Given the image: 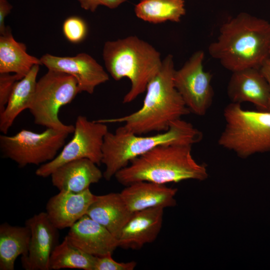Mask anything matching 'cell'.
Wrapping results in <instances>:
<instances>
[{
    "label": "cell",
    "mask_w": 270,
    "mask_h": 270,
    "mask_svg": "<svg viewBox=\"0 0 270 270\" xmlns=\"http://www.w3.org/2000/svg\"><path fill=\"white\" fill-rule=\"evenodd\" d=\"M18 80L16 74L0 73V113L4 109L12 90Z\"/></svg>",
    "instance_id": "4316f807"
},
{
    "label": "cell",
    "mask_w": 270,
    "mask_h": 270,
    "mask_svg": "<svg viewBox=\"0 0 270 270\" xmlns=\"http://www.w3.org/2000/svg\"><path fill=\"white\" fill-rule=\"evenodd\" d=\"M140 19L150 23L178 22L186 14L184 0H141L134 7Z\"/></svg>",
    "instance_id": "603a6c76"
},
{
    "label": "cell",
    "mask_w": 270,
    "mask_h": 270,
    "mask_svg": "<svg viewBox=\"0 0 270 270\" xmlns=\"http://www.w3.org/2000/svg\"><path fill=\"white\" fill-rule=\"evenodd\" d=\"M102 57L113 79L126 78L131 82L123 104L132 102L146 91L149 82L160 70L162 61L154 47L136 36L106 42Z\"/></svg>",
    "instance_id": "5b68a950"
},
{
    "label": "cell",
    "mask_w": 270,
    "mask_h": 270,
    "mask_svg": "<svg viewBox=\"0 0 270 270\" xmlns=\"http://www.w3.org/2000/svg\"><path fill=\"white\" fill-rule=\"evenodd\" d=\"M136 266L134 261L119 262L114 260L112 254L96 256L94 270H132Z\"/></svg>",
    "instance_id": "484cf974"
},
{
    "label": "cell",
    "mask_w": 270,
    "mask_h": 270,
    "mask_svg": "<svg viewBox=\"0 0 270 270\" xmlns=\"http://www.w3.org/2000/svg\"><path fill=\"white\" fill-rule=\"evenodd\" d=\"M98 164L88 158L68 162L56 168L50 176L52 185L60 191L80 192L98 182L103 173Z\"/></svg>",
    "instance_id": "ac0fdd59"
},
{
    "label": "cell",
    "mask_w": 270,
    "mask_h": 270,
    "mask_svg": "<svg viewBox=\"0 0 270 270\" xmlns=\"http://www.w3.org/2000/svg\"><path fill=\"white\" fill-rule=\"evenodd\" d=\"M227 92L232 102H250L258 110L268 111L270 86L260 69L248 68L232 72Z\"/></svg>",
    "instance_id": "5bb4252c"
},
{
    "label": "cell",
    "mask_w": 270,
    "mask_h": 270,
    "mask_svg": "<svg viewBox=\"0 0 270 270\" xmlns=\"http://www.w3.org/2000/svg\"><path fill=\"white\" fill-rule=\"evenodd\" d=\"M204 54L195 52L184 66L174 73L176 88L190 112L203 116L212 104L214 90L211 84L212 75L203 66Z\"/></svg>",
    "instance_id": "30bf717a"
},
{
    "label": "cell",
    "mask_w": 270,
    "mask_h": 270,
    "mask_svg": "<svg viewBox=\"0 0 270 270\" xmlns=\"http://www.w3.org/2000/svg\"><path fill=\"white\" fill-rule=\"evenodd\" d=\"M12 8L8 0H0V35L4 34L8 28L5 25V19Z\"/></svg>",
    "instance_id": "f1b7e54d"
},
{
    "label": "cell",
    "mask_w": 270,
    "mask_h": 270,
    "mask_svg": "<svg viewBox=\"0 0 270 270\" xmlns=\"http://www.w3.org/2000/svg\"><path fill=\"white\" fill-rule=\"evenodd\" d=\"M70 133L46 128L40 133L22 129L16 134L0 136L2 156L18 164L20 168L28 164H42L54 160L65 144Z\"/></svg>",
    "instance_id": "ba28073f"
},
{
    "label": "cell",
    "mask_w": 270,
    "mask_h": 270,
    "mask_svg": "<svg viewBox=\"0 0 270 270\" xmlns=\"http://www.w3.org/2000/svg\"><path fill=\"white\" fill-rule=\"evenodd\" d=\"M208 50L211 56L232 72L260 69L270 58V22L241 12L221 26L216 40Z\"/></svg>",
    "instance_id": "6da1fadb"
},
{
    "label": "cell",
    "mask_w": 270,
    "mask_h": 270,
    "mask_svg": "<svg viewBox=\"0 0 270 270\" xmlns=\"http://www.w3.org/2000/svg\"><path fill=\"white\" fill-rule=\"evenodd\" d=\"M30 231L28 254L22 256V267L26 270H50L51 254L58 244V229L50 220L46 212L34 214L26 220Z\"/></svg>",
    "instance_id": "7c38bea8"
},
{
    "label": "cell",
    "mask_w": 270,
    "mask_h": 270,
    "mask_svg": "<svg viewBox=\"0 0 270 270\" xmlns=\"http://www.w3.org/2000/svg\"><path fill=\"white\" fill-rule=\"evenodd\" d=\"M174 70L173 56L168 54L159 72L149 82L140 108L120 118L96 120L124 123V128L138 135L166 131L173 122L190 112L174 86Z\"/></svg>",
    "instance_id": "7a4b0ae2"
},
{
    "label": "cell",
    "mask_w": 270,
    "mask_h": 270,
    "mask_svg": "<svg viewBox=\"0 0 270 270\" xmlns=\"http://www.w3.org/2000/svg\"><path fill=\"white\" fill-rule=\"evenodd\" d=\"M96 256L88 254L74 245L66 236L52 251L49 261L50 270L77 268L94 270Z\"/></svg>",
    "instance_id": "cb8c5ba5"
},
{
    "label": "cell",
    "mask_w": 270,
    "mask_h": 270,
    "mask_svg": "<svg viewBox=\"0 0 270 270\" xmlns=\"http://www.w3.org/2000/svg\"><path fill=\"white\" fill-rule=\"evenodd\" d=\"M66 236L73 245L94 256L112 254L119 246L118 238L87 214L70 228Z\"/></svg>",
    "instance_id": "4fadbf2b"
},
{
    "label": "cell",
    "mask_w": 270,
    "mask_h": 270,
    "mask_svg": "<svg viewBox=\"0 0 270 270\" xmlns=\"http://www.w3.org/2000/svg\"><path fill=\"white\" fill-rule=\"evenodd\" d=\"M202 133L193 125L182 119L173 122L168 130L149 136L130 132L124 126L114 132L106 134L102 148V164L105 166L104 178L110 180L134 158L162 145H191L198 143Z\"/></svg>",
    "instance_id": "277c9868"
},
{
    "label": "cell",
    "mask_w": 270,
    "mask_h": 270,
    "mask_svg": "<svg viewBox=\"0 0 270 270\" xmlns=\"http://www.w3.org/2000/svg\"><path fill=\"white\" fill-rule=\"evenodd\" d=\"M192 146H160L132 160L114 176L125 186L142 181L165 184L187 180H205L208 176L206 166L193 158Z\"/></svg>",
    "instance_id": "3957f363"
},
{
    "label": "cell",
    "mask_w": 270,
    "mask_h": 270,
    "mask_svg": "<svg viewBox=\"0 0 270 270\" xmlns=\"http://www.w3.org/2000/svg\"><path fill=\"white\" fill-rule=\"evenodd\" d=\"M225 128L218 140L222 147L246 158L270 152V112L249 110L231 102L224 109Z\"/></svg>",
    "instance_id": "8992f818"
},
{
    "label": "cell",
    "mask_w": 270,
    "mask_h": 270,
    "mask_svg": "<svg viewBox=\"0 0 270 270\" xmlns=\"http://www.w3.org/2000/svg\"><path fill=\"white\" fill-rule=\"evenodd\" d=\"M40 60L42 65L48 70L73 76L77 82L80 93L92 94L98 86L109 80V76L103 67L86 53H80L74 56H59L46 54Z\"/></svg>",
    "instance_id": "8fae6325"
},
{
    "label": "cell",
    "mask_w": 270,
    "mask_h": 270,
    "mask_svg": "<svg viewBox=\"0 0 270 270\" xmlns=\"http://www.w3.org/2000/svg\"><path fill=\"white\" fill-rule=\"evenodd\" d=\"M37 64L42 65L40 58L29 54L26 46L14 38L8 26L0 36V73L14 72L20 80Z\"/></svg>",
    "instance_id": "ffe728a7"
},
{
    "label": "cell",
    "mask_w": 270,
    "mask_h": 270,
    "mask_svg": "<svg viewBox=\"0 0 270 270\" xmlns=\"http://www.w3.org/2000/svg\"><path fill=\"white\" fill-rule=\"evenodd\" d=\"M133 212L128 208L120 193L96 196L86 214L106 228L117 238Z\"/></svg>",
    "instance_id": "d6986e66"
},
{
    "label": "cell",
    "mask_w": 270,
    "mask_h": 270,
    "mask_svg": "<svg viewBox=\"0 0 270 270\" xmlns=\"http://www.w3.org/2000/svg\"><path fill=\"white\" fill-rule=\"evenodd\" d=\"M74 126L72 138L54 160L40 166L36 171L37 176L48 177L60 166L81 158L89 159L98 165L102 164L104 138L108 132L106 124L78 116Z\"/></svg>",
    "instance_id": "9c48e42d"
},
{
    "label": "cell",
    "mask_w": 270,
    "mask_h": 270,
    "mask_svg": "<svg viewBox=\"0 0 270 270\" xmlns=\"http://www.w3.org/2000/svg\"><path fill=\"white\" fill-rule=\"evenodd\" d=\"M260 70L267 80L270 86V58L264 62L260 68ZM268 111L270 112V98Z\"/></svg>",
    "instance_id": "f546056e"
},
{
    "label": "cell",
    "mask_w": 270,
    "mask_h": 270,
    "mask_svg": "<svg viewBox=\"0 0 270 270\" xmlns=\"http://www.w3.org/2000/svg\"><path fill=\"white\" fill-rule=\"evenodd\" d=\"M80 7L86 10L94 12L100 6L114 9L126 2V0H77Z\"/></svg>",
    "instance_id": "83f0119b"
},
{
    "label": "cell",
    "mask_w": 270,
    "mask_h": 270,
    "mask_svg": "<svg viewBox=\"0 0 270 270\" xmlns=\"http://www.w3.org/2000/svg\"><path fill=\"white\" fill-rule=\"evenodd\" d=\"M177 190L165 184L142 181L126 186L120 194L128 208L134 212L152 208L174 206Z\"/></svg>",
    "instance_id": "e0dca14e"
},
{
    "label": "cell",
    "mask_w": 270,
    "mask_h": 270,
    "mask_svg": "<svg viewBox=\"0 0 270 270\" xmlns=\"http://www.w3.org/2000/svg\"><path fill=\"white\" fill-rule=\"evenodd\" d=\"M30 231L26 226L0 225V270H14L16 259L26 256L28 250Z\"/></svg>",
    "instance_id": "7402d4cb"
},
{
    "label": "cell",
    "mask_w": 270,
    "mask_h": 270,
    "mask_svg": "<svg viewBox=\"0 0 270 270\" xmlns=\"http://www.w3.org/2000/svg\"><path fill=\"white\" fill-rule=\"evenodd\" d=\"M164 210L158 207L133 212L118 238L119 246L139 249L154 241L162 228Z\"/></svg>",
    "instance_id": "2e32d148"
},
{
    "label": "cell",
    "mask_w": 270,
    "mask_h": 270,
    "mask_svg": "<svg viewBox=\"0 0 270 270\" xmlns=\"http://www.w3.org/2000/svg\"><path fill=\"white\" fill-rule=\"evenodd\" d=\"M62 32L70 42L78 44L82 42L88 34V26L81 18L76 16L66 18L62 24Z\"/></svg>",
    "instance_id": "d4e9b609"
},
{
    "label": "cell",
    "mask_w": 270,
    "mask_h": 270,
    "mask_svg": "<svg viewBox=\"0 0 270 270\" xmlns=\"http://www.w3.org/2000/svg\"><path fill=\"white\" fill-rule=\"evenodd\" d=\"M80 93L75 78L68 74L48 70L37 81L29 107L35 124L73 133L74 126L62 122L60 108L70 104Z\"/></svg>",
    "instance_id": "52a82bcc"
},
{
    "label": "cell",
    "mask_w": 270,
    "mask_h": 270,
    "mask_svg": "<svg viewBox=\"0 0 270 270\" xmlns=\"http://www.w3.org/2000/svg\"><path fill=\"white\" fill-rule=\"evenodd\" d=\"M96 198L90 189L80 192L61 190L48 200L46 212L58 229L70 228L86 214Z\"/></svg>",
    "instance_id": "9a60e30c"
},
{
    "label": "cell",
    "mask_w": 270,
    "mask_h": 270,
    "mask_svg": "<svg viewBox=\"0 0 270 270\" xmlns=\"http://www.w3.org/2000/svg\"><path fill=\"white\" fill-rule=\"evenodd\" d=\"M40 66H34L25 76L16 82L4 109L0 113V131L3 134L8 133L22 112L29 108L36 90Z\"/></svg>",
    "instance_id": "44dd1931"
}]
</instances>
